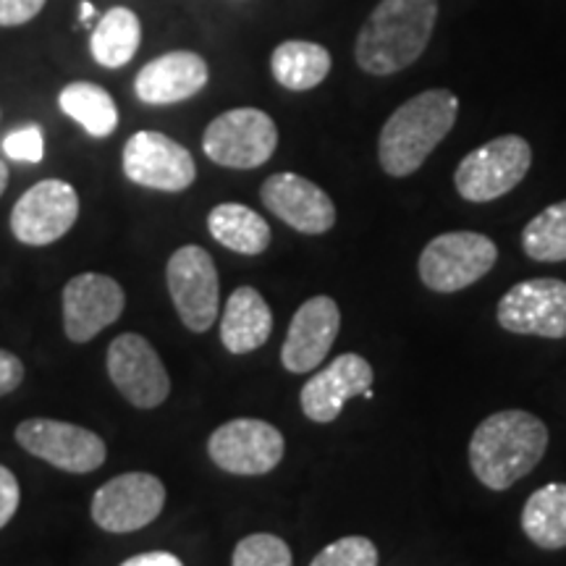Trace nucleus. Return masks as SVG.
Here are the masks:
<instances>
[{
    "mask_svg": "<svg viewBox=\"0 0 566 566\" xmlns=\"http://www.w3.org/2000/svg\"><path fill=\"white\" fill-rule=\"evenodd\" d=\"M438 21V0H378L354 42V61L370 76H391L420 61Z\"/></svg>",
    "mask_w": 566,
    "mask_h": 566,
    "instance_id": "f257e3e1",
    "label": "nucleus"
},
{
    "mask_svg": "<svg viewBox=\"0 0 566 566\" xmlns=\"http://www.w3.org/2000/svg\"><path fill=\"white\" fill-rule=\"evenodd\" d=\"M548 449V428L525 409L485 417L470 438V467L491 491H509L530 475Z\"/></svg>",
    "mask_w": 566,
    "mask_h": 566,
    "instance_id": "f03ea898",
    "label": "nucleus"
},
{
    "mask_svg": "<svg viewBox=\"0 0 566 566\" xmlns=\"http://www.w3.org/2000/svg\"><path fill=\"white\" fill-rule=\"evenodd\" d=\"M459 97L451 90H424L401 103L378 137L380 168L394 179L417 174L441 142L454 129Z\"/></svg>",
    "mask_w": 566,
    "mask_h": 566,
    "instance_id": "7ed1b4c3",
    "label": "nucleus"
},
{
    "mask_svg": "<svg viewBox=\"0 0 566 566\" xmlns=\"http://www.w3.org/2000/svg\"><path fill=\"white\" fill-rule=\"evenodd\" d=\"M499 260L493 239L478 231H446L424 244L417 260L420 281L436 294H454L485 279Z\"/></svg>",
    "mask_w": 566,
    "mask_h": 566,
    "instance_id": "20e7f679",
    "label": "nucleus"
},
{
    "mask_svg": "<svg viewBox=\"0 0 566 566\" xmlns=\"http://www.w3.org/2000/svg\"><path fill=\"white\" fill-rule=\"evenodd\" d=\"M533 147L520 134H504L467 153L457 166L454 187L467 202H493L525 181Z\"/></svg>",
    "mask_w": 566,
    "mask_h": 566,
    "instance_id": "39448f33",
    "label": "nucleus"
},
{
    "mask_svg": "<svg viewBox=\"0 0 566 566\" xmlns=\"http://www.w3.org/2000/svg\"><path fill=\"white\" fill-rule=\"evenodd\" d=\"M279 147V126L260 108H231L202 134V153L221 168L252 171L265 166Z\"/></svg>",
    "mask_w": 566,
    "mask_h": 566,
    "instance_id": "423d86ee",
    "label": "nucleus"
},
{
    "mask_svg": "<svg viewBox=\"0 0 566 566\" xmlns=\"http://www.w3.org/2000/svg\"><path fill=\"white\" fill-rule=\"evenodd\" d=\"M124 176L142 189L179 195L197 179L192 153L163 132H137L126 139L122 153Z\"/></svg>",
    "mask_w": 566,
    "mask_h": 566,
    "instance_id": "0eeeda50",
    "label": "nucleus"
},
{
    "mask_svg": "<svg viewBox=\"0 0 566 566\" xmlns=\"http://www.w3.org/2000/svg\"><path fill=\"white\" fill-rule=\"evenodd\" d=\"M13 436L27 454L42 459L55 470L71 472V475L95 472L108 459L103 438L74 422L32 417V420L19 422Z\"/></svg>",
    "mask_w": 566,
    "mask_h": 566,
    "instance_id": "6e6552de",
    "label": "nucleus"
},
{
    "mask_svg": "<svg viewBox=\"0 0 566 566\" xmlns=\"http://www.w3.org/2000/svg\"><path fill=\"white\" fill-rule=\"evenodd\" d=\"M166 283L181 323L195 334L210 331L221 310V281L210 252L197 244L179 247L166 265Z\"/></svg>",
    "mask_w": 566,
    "mask_h": 566,
    "instance_id": "1a4fd4ad",
    "label": "nucleus"
},
{
    "mask_svg": "<svg viewBox=\"0 0 566 566\" xmlns=\"http://www.w3.org/2000/svg\"><path fill=\"white\" fill-rule=\"evenodd\" d=\"M286 441L281 430L265 420L239 417L218 424L208 441L212 464L221 467L229 475H268L281 464Z\"/></svg>",
    "mask_w": 566,
    "mask_h": 566,
    "instance_id": "9d476101",
    "label": "nucleus"
},
{
    "mask_svg": "<svg viewBox=\"0 0 566 566\" xmlns=\"http://www.w3.org/2000/svg\"><path fill=\"white\" fill-rule=\"evenodd\" d=\"M166 509V485L150 472H124L97 488L92 520L105 533H137L158 520Z\"/></svg>",
    "mask_w": 566,
    "mask_h": 566,
    "instance_id": "9b49d317",
    "label": "nucleus"
},
{
    "mask_svg": "<svg viewBox=\"0 0 566 566\" xmlns=\"http://www.w3.org/2000/svg\"><path fill=\"white\" fill-rule=\"evenodd\" d=\"M80 195L63 179H42L19 197L11 210L13 239L27 247H48L74 229Z\"/></svg>",
    "mask_w": 566,
    "mask_h": 566,
    "instance_id": "f8f14e48",
    "label": "nucleus"
},
{
    "mask_svg": "<svg viewBox=\"0 0 566 566\" xmlns=\"http://www.w3.org/2000/svg\"><path fill=\"white\" fill-rule=\"evenodd\" d=\"M499 325L509 334L566 338V281L530 279L516 283L495 307Z\"/></svg>",
    "mask_w": 566,
    "mask_h": 566,
    "instance_id": "ddd939ff",
    "label": "nucleus"
},
{
    "mask_svg": "<svg viewBox=\"0 0 566 566\" xmlns=\"http://www.w3.org/2000/svg\"><path fill=\"white\" fill-rule=\"evenodd\" d=\"M108 375L116 391L137 409H155L171 396V378L155 346L139 334H122L108 346Z\"/></svg>",
    "mask_w": 566,
    "mask_h": 566,
    "instance_id": "4468645a",
    "label": "nucleus"
},
{
    "mask_svg": "<svg viewBox=\"0 0 566 566\" xmlns=\"http://www.w3.org/2000/svg\"><path fill=\"white\" fill-rule=\"evenodd\" d=\"M124 289L105 273H80L63 289V331L69 342L87 344L122 317Z\"/></svg>",
    "mask_w": 566,
    "mask_h": 566,
    "instance_id": "2eb2a0df",
    "label": "nucleus"
},
{
    "mask_svg": "<svg viewBox=\"0 0 566 566\" xmlns=\"http://www.w3.org/2000/svg\"><path fill=\"white\" fill-rule=\"evenodd\" d=\"M260 200L279 221L304 237H321L336 226V205L323 187L300 174L281 171L268 176L260 187Z\"/></svg>",
    "mask_w": 566,
    "mask_h": 566,
    "instance_id": "dca6fc26",
    "label": "nucleus"
},
{
    "mask_svg": "<svg viewBox=\"0 0 566 566\" xmlns=\"http://www.w3.org/2000/svg\"><path fill=\"white\" fill-rule=\"evenodd\" d=\"M210 82V66L195 51H168L155 55L134 76V95L139 103L163 108L192 101Z\"/></svg>",
    "mask_w": 566,
    "mask_h": 566,
    "instance_id": "f3484780",
    "label": "nucleus"
},
{
    "mask_svg": "<svg viewBox=\"0 0 566 566\" xmlns=\"http://www.w3.org/2000/svg\"><path fill=\"white\" fill-rule=\"evenodd\" d=\"M338 331H342V310L331 296H313L296 310L289 323L286 342L281 346V363L289 373H313L328 357Z\"/></svg>",
    "mask_w": 566,
    "mask_h": 566,
    "instance_id": "a211bd4d",
    "label": "nucleus"
},
{
    "mask_svg": "<svg viewBox=\"0 0 566 566\" xmlns=\"http://www.w3.org/2000/svg\"><path fill=\"white\" fill-rule=\"evenodd\" d=\"M375 373L373 365L359 354H342L334 363L317 370L307 384L302 386L300 405L307 420L317 424L334 422L344 412V405L349 399L363 396L367 388H373Z\"/></svg>",
    "mask_w": 566,
    "mask_h": 566,
    "instance_id": "6ab92c4d",
    "label": "nucleus"
},
{
    "mask_svg": "<svg viewBox=\"0 0 566 566\" xmlns=\"http://www.w3.org/2000/svg\"><path fill=\"white\" fill-rule=\"evenodd\" d=\"M273 334V313L252 286L233 289L221 317V342L231 354H250Z\"/></svg>",
    "mask_w": 566,
    "mask_h": 566,
    "instance_id": "aec40b11",
    "label": "nucleus"
},
{
    "mask_svg": "<svg viewBox=\"0 0 566 566\" xmlns=\"http://www.w3.org/2000/svg\"><path fill=\"white\" fill-rule=\"evenodd\" d=\"M142 45V19L129 6H113L90 30V55L103 69H124Z\"/></svg>",
    "mask_w": 566,
    "mask_h": 566,
    "instance_id": "412c9836",
    "label": "nucleus"
},
{
    "mask_svg": "<svg viewBox=\"0 0 566 566\" xmlns=\"http://www.w3.org/2000/svg\"><path fill=\"white\" fill-rule=\"evenodd\" d=\"M331 59L328 48L313 40H283L271 55L273 80L289 92H310L328 80Z\"/></svg>",
    "mask_w": 566,
    "mask_h": 566,
    "instance_id": "4be33fe9",
    "label": "nucleus"
},
{
    "mask_svg": "<svg viewBox=\"0 0 566 566\" xmlns=\"http://www.w3.org/2000/svg\"><path fill=\"white\" fill-rule=\"evenodd\" d=\"M208 231L226 250L247 254H263L271 247V226L258 210L242 202H221L208 212Z\"/></svg>",
    "mask_w": 566,
    "mask_h": 566,
    "instance_id": "5701e85b",
    "label": "nucleus"
},
{
    "mask_svg": "<svg viewBox=\"0 0 566 566\" xmlns=\"http://www.w3.org/2000/svg\"><path fill=\"white\" fill-rule=\"evenodd\" d=\"M59 108L95 139L111 137L118 129V105L111 92L95 82H69L59 92Z\"/></svg>",
    "mask_w": 566,
    "mask_h": 566,
    "instance_id": "b1692460",
    "label": "nucleus"
},
{
    "mask_svg": "<svg viewBox=\"0 0 566 566\" xmlns=\"http://www.w3.org/2000/svg\"><path fill=\"white\" fill-rule=\"evenodd\" d=\"M522 530L537 548H566V483H548L530 495L522 509Z\"/></svg>",
    "mask_w": 566,
    "mask_h": 566,
    "instance_id": "393cba45",
    "label": "nucleus"
},
{
    "mask_svg": "<svg viewBox=\"0 0 566 566\" xmlns=\"http://www.w3.org/2000/svg\"><path fill=\"white\" fill-rule=\"evenodd\" d=\"M522 250L537 263L566 260V200L548 205L522 231Z\"/></svg>",
    "mask_w": 566,
    "mask_h": 566,
    "instance_id": "a878e982",
    "label": "nucleus"
},
{
    "mask_svg": "<svg viewBox=\"0 0 566 566\" xmlns=\"http://www.w3.org/2000/svg\"><path fill=\"white\" fill-rule=\"evenodd\" d=\"M231 566H294L292 548L271 533H254L233 548Z\"/></svg>",
    "mask_w": 566,
    "mask_h": 566,
    "instance_id": "bb28decb",
    "label": "nucleus"
},
{
    "mask_svg": "<svg viewBox=\"0 0 566 566\" xmlns=\"http://www.w3.org/2000/svg\"><path fill=\"white\" fill-rule=\"evenodd\" d=\"M310 566H378V548L370 537L346 535L325 546Z\"/></svg>",
    "mask_w": 566,
    "mask_h": 566,
    "instance_id": "cd10ccee",
    "label": "nucleus"
},
{
    "mask_svg": "<svg viewBox=\"0 0 566 566\" xmlns=\"http://www.w3.org/2000/svg\"><path fill=\"white\" fill-rule=\"evenodd\" d=\"M3 153L6 158L17 163H42L45 160V134H42V126L27 124L21 129H13L3 137Z\"/></svg>",
    "mask_w": 566,
    "mask_h": 566,
    "instance_id": "c85d7f7f",
    "label": "nucleus"
},
{
    "mask_svg": "<svg viewBox=\"0 0 566 566\" xmlns=\"http://www.w3.org/2000/svg\"><path fill=\"white\" fill-rule=\"evenodd\" d=\"M48 0H0V27L17 30L27 27L45 11Z\"/></svg>",
    "mask_w": 566,
    "mask_h": 566,
    "instance_id": "c756f323",
    "label": "nucleus"
},
{
    "mask_svg": "<svg viewBox=\"0 0 566 566\" xmlns=\"http://www.w3.org/2000/svg\"><path fill=\"white\" fill-rule=\"evenodd\" d=\"M19 504H21L19 480L9 470V467L0 464V530H3L13 520Z\"/></svg>",
    "mask_w": 566,
    "mask_h": 566,
    "instance_id": "7c9ffc66",
    "label": "nucleus"
},
{
    "mask_svg": "<svg viewBox=\"0 0 566 566\" xmlns=\"http://www.w3.org/2000/svg\"><path fill=\"white\" fill-rule=\"evenodd\" d=\"M21 380H24V365H21V359L17 354L0 349V399L17 391Z\"/></svg>",
    "mask_w": 566,
    "mask_h": 566,
    "instance_id": "2f4dec72",
    "label": "nucleus"
},
{
    "mask_svg": "<svg viewBox=\"0 0 566 566\" xmlns=\"http://www.w3.org/2000/svg\"><path fill=\"white\" fill-rule=\"evenodd\" d=\"M122 566H184L179 556L168 554V551H150V554H137L126 558Z\"/></svg>",
    "mask_w": 566,
    "mask_h": 566,
    "instance_id": "473e14b6",
    "label": "nucleus"
},
{
    "mask_svg": "<svg viewBox=\"0 0 566 566\" xmlns=\"http://www.w3.org/2000/svg\"><path fill=\"white\" fill-rule=\"evenodd\" d=\"M101 13H97L95 3L92 0H80V24L84 27V30H92L95 27V21Z\"/></svg>",
    "mask_w": 566,
    "mask_h": 566,
    "instance_id": "72a5a7b5",
    "label": "nucleus"
},
{
    "mask_svg": "<svg viewBox=\"0 0 566 566\" xmlns=\"http://www.w3.org/2000/svg\"><path fill=\"white\" fill-rule=\"evenodd\" d=\"M6 187H9V166H6V163L0 160V197H3Z\"/></svg>",
    "mask_w": 566,
    "mask_h": 566,
    "instance_id": "f704fd0d",
    "label": "nucleus"
}]
</instances>
